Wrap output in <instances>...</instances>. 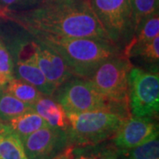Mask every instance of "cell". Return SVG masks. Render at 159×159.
Wrapping results in <instances>:
<instances>
[{
	"mask_svg": "<svg viewBox=\"0 0 159 159\" xmlns=\"http://www.w3.org/2000/svg\"><path fill=\"white\" fill-rule=\"evenodd\" d=\"M0 19L15 23L31 34L110 41L89 0L47 2L26 9L9 10Z\"/></svg>",
	"mask_w": 159,
	"mask_h": 159,
	"instance_id": "1",
	"label": "cell"
},
{
	"mask_svg": "<svg viewBox=\"0 0 159 159\" xmlns=\"http://www.w3.org/2000/svg\"><path fill=\"white\" fill-rule=\"evenodd\" d=\"M32 35L60 55L74 76L82 79H89L102 63L122 52L107 40L60 37L50 34Z\"/></svg>",
	"mask_w": 159,
	"mask_h": 159,
	"instance_id": "2",
	"label": "cell"
},
{
	"mask_svg": "<svg viewBox=\"0 0 159 159\" xmlns=\"http://www.w3.org/2000/svg\"><path fill=\"white\" fill-rule=\"evenodd\" d=\"M66 116V132L73 146L95 145L111 140L125 120L110 111L67 112Z\"/></svg>",
	"mask_w": 159,
	"mask_h": 159,
	"instance_id": "3",
	"label": "cell"
},
{
	"mask_svg": "<svg viewBox=\"0 0 159 159\" xmlns=\"http://www.w3.org/2000/svg\"><path fill=\"white\" fill-rule=\"evenodd\" d=\"M52 97L67 112L110 111L124 119L131 117L128 107L110 102L86 79L74 76L58 86Z\"/></svg>",
	"mask_w": 159,
	"mask_h": 159,
	"instance_id": "4",
	"label": "cell"
},
{
	"mask_svg": "<svg viewBox=\"0 0 159 159\" xmlns=\"http://www.w3.org/2000/svg\"><path fill=\"white\" fill-rule=\"evenodd\" d=\"M109 40L123 51L134 33L131 0H89Z\"/></svg>",
	"mask_w": 159,
	"mask_h": 159,
	"instance_id": "5",
	"label": "cell"
},
{
	"mask_svg": "<svg viewBox=\"0 0 159 159\" xmlns=\"http://www.w3.org/2000/svg\"><path fill=\"white\" fill-rule=\"evenodd\" d=\"M133 65L121 52L102 63L87 79L102 97L118 105L128 107V74Z\"/></svg>",
	"mask_w": 159,
	"mask_h": 159,
	"instance_id": "6",
	"label": "cell"
},
{
	"mask_svg": "<svg viewBox=\"0 0 159 159\" xmlns=\"http://www.w3.org/2000/svg\"><path fill=\"white\" fill-rule=\"evenodd\" d=\"M128 105L132 116L157 119L158 71L132 66L128 74Z\"/></svg>",
	"mask_w": 159,
	"mask_h": 159,
	"instance_id": "7",
	"label": "cell"
},
{
	"mask_svg": "<svg viewBox=\"0 0 159 159\" xmlns=\"http://www.w3.org/2000/svg\"><path fill=\"white\" fill-rule=\"evenodd\" d=\"M6 46L13 60L14 77L35 87L43 95L52 97L57 87L47 80L37 66L32 35L23 29L22 34L15 36Z\"/></svg>",
	"mask_w": 159,
	"mask_h": 159,
	"instance_id": "8",
	"label": "cell"
},
{
	"mask_svg": "<svg viewBox=\"0 0 159 159\" xmlns=\"http://www.w3.org/2000/svg\"><path fill=\"white\" fill-rule=\"evenodd\" d=\"M22 142L28 159H54L71 146L66 130L50 125L35 131Z\"/></svg>",
	"mask_w": 159,
	"mask_h": 159,
	"instance_id": "9",
	"label": "cell"
},
{
	"mask_svg": "<svg viewBox=\"0 0 159 159\" xmlns=\"http://www.w3.org/2000/svg\"><path fill=\"white\" fill-rule=\"evenodd\" d=\"M158 122L154 118L131 116L111 139L119 152L142 145L158 136Z\"/></svg>",
	"mask_w": 159,
	"mask_h": 159,
	"instance_id": "10",
	"label": "cell"
},
{
	"mask_svg": "<svg viewBox=\"0 0 159 159\" xmlns=\"http://www.w3.org/2000/svg\"><path fill=\"white\" fill-rule=\"evenodd\" d=\"M32 38L35 61L50 82L57 88L74 77L60 55L34 35H32Z\"/></svg>",
	"mask_w": 159,
	"mask_h": 159,
	"instance_id": "11",
	"label": "cell"
},
{
	"mask_svg": "<svg viewBox=\"0 0 159 159\" xmlns=\"http://www.w3.org/2000/svg\"><path fill=\"white\" fill-rule=\"evenodd\" d=\"M33 109L44 119L48 125L66 130L69 122L66 112L52 97L43 95L33 104Z\"/></svg>",
	"mask_w": 159,
	"mask_h": 159,
	"instance_id": "12",
	"label": "cell"
},
{
	"mask_svg": "<svg viewBox=\"0 0 159 159\" xmlns=\"http://www.w3.org/2000/svg\"><path fill=\"white\" fill-rule=\"evenodd\" d=\"M157 36H159L158 11L145 18L137 25L133 38L124 47L122 52L125 56L129 51L147 43Z\"/></svg>",
	"mask_w": 159,
	"mask_h": 159,
	"instance_id": "13",
	"label": "cell"
},
{
	"mask_svg": "<svg viewBox=\"0 0 159 159\" xmlns=\"http://www.w3.org/2000/svg\"><path fill=\"white\" fill-rule=\"evenodd\" d=\"M0 159H28L20 138L3 122H0Z\"/></svg>",
	"mask_w": 159,
	"mask_h": 159,
	"instance_id": "14",
	"label": "cell"
},
{
	"mask_svg": "<svg viewBox=\"0 0 159 159\" xmlns=\"http://www.w3.org/2000/svg\"><path fill=\"white\" fill-rule=\"evenodd\" d=\"M7 124L22 142L35 131L48 125L45 120L33 108L13 118Z\"/></svg>",
	"mask_w": 159,
	"mask_h": 159,
	"instance_id": "15",
	"label": "cell"
},
{
	"mask_svg": "<svg viewBox=\"0 0 159 159\" xmlns=\"http://www.w3.org/2000/svg\"><path fill=\"white\" fill-rule=\"evenodd\" d=\"M119 149L112 140L95 145L74 146L70 159H117Z\"/></svg>",
	"mask_w": 159,
	"mask_h": 159,
	"instance_id": "16",
	"label": "cell"
},
{
	"mask_svg": "<svg viewBox=\"0 0 159 159\" xmlns=\"http://www.w3.org/2000/svg\"><path fill=\"white\" fill-rule=\"evenodd\" d=\"M33 108V105L13 97L5 88L0 89V122L8 123L11 119Z\"/></svg>",
	"mask_w": 159,
	"mask_h": 159,
	"instance_id": "17",
	"label": "cell"
},
{
	"mask_svg": "<svg viewBox=\"0 0 159 159\" xmlns=\"http://www.w3.org/2000/svg\"><path fill=\"white\" fill-rule=\"evenodd\" d=\"M125 57H139L148 66L147 70L158 71L159 62V36L155 37L148 43L129 51Z\"/></svg>",
	"mask_w": 159,
	"mask_h": 159,
	"instance_id": "18",
	"label": "cell"
},
{
	"mask_svg": "<svg viewBox=\"0 0 159 159\" xmlns=\"http://www.w3.org/2000/svg\"><path fill=\"white\" fill-rule=\"evenodd\" d=\"M5 89L19 100L31 105H33L43 96V94L35 87L15 77H13L7 83Z\"/></svg>",
	"mask_w": 159,
	"mask_h": 159,
	"instance_id": "19",
	"label": "cell"
},
{
	"mask_svg": "<svg viewBox=\"0 0 159 159\" xmlns=\"http://www.w3.org/2000/svg\"><path fill=\"white\" fill-rule=\"evenodd\" d=\"M117 159H159L158 136L137 147L119 152Z\"/></svg>",
	"mask_w": 159,
	"mask_h": 159,
	"instance_id": "20",
	"label": "cell"
},
{
	"mask_svg": "<svg viewBox=\"0 0 159 159\" xmlns=\"http://www.w3.org/2000/svg\"><path fill=\"white\" fill-rule=\"evenodd\" d=\"M13 60L6 43L0 37V89L14 77Z\"/></svg>",
	"mask_w": 159,
	"mask_h": 159,
	"instance_id": "21",
	"label": "cell"
},
{
	"mask_svg": "<svg viewBox=\"0 0 159 159\" xmlns=\"http://www.w3.org/2000/svg\"><path fill=\"white\" fill-rule=\"evenodd\" d=\"M131 4L133 9L134 30L137 25L142 20L158 11L159 0H131Z\"/></svg>",
	"mask_w": 159,
	"mask_h": 159,
	"instance_id": "22",
	"label": "cell"
},
{
	"mask_svg": "<svg viewBox=\"0 0 159 159\" xmlns=\"http://www.w3.org/2000/svg\"><path fill=\"white\" fill-rule=\"evenodd\" d=\"M21 0H0V17L6 11L11 10L15 5H19Z\"/></svg>",
	"mask_w": 159,
	"mask_h": 159,
	"instance_id": "23",
	"label": "cell"
},
{
	"mask_svg": "<svg viewBox=\"0 0 159 159\" xmlns=\"http://www.w3.org/2000/svg\"><path fill=\"white\" fill-rule=\"evenodd\" d=\"M55 1H63V0H21L19 5L20 6H22L23 9H26L27 7L29 8V7H32V6L39 5V4H43V3L55 2Z\"/></svg>",
	"mask_w": 159,
	"mask_h": 159,
	"instance_id": "24",
	"label": "cell"
},
{
	"mask_svg": "<svg viewBox=\"0 0 159 159\" xmlns=\"http://www.w3.org/2000/svg\"><path fill=\"white\" fill-rule=\"evenodd\" d=\"M74 146L71 145L69 146L68 148H66L63 153H61L59 156H57V157H55L54 159H70L71 157V153H72V150H73Z\"/></svg>",
	"mask_w": 159,
	"mask_h": 159,
	"instance_id": "25",
	"label": "cell"
}]
</instances>
